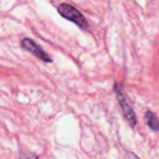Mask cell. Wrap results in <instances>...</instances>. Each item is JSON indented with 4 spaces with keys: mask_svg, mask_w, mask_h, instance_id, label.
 I'll use <instances>...</instances> for the list:
<instances>
[{
    "mask_svg": "<svg viewBox=\"0 0 159 159\" xmlns=\"http://www.w3.org/2000/svg\"><path fill=\"white\" fill-rule=\"evenodd\" d=\"M35 159H37V158H35Z\"/></svg>",
    "mask_w": 159,
    "mask_h": 159,
    "instance_id": "cell-5",
    "label": "cell"
},
{
    "mask_svg": "<svg viewBox=\"0 0 159 159\" xmlns=\"http://www.w3.org/2000/svg\"><path fill=\"white\" fill-rule=\"evenodd\" d=\"M115 91H116V94H117V98L120 102V106H121L122 110H123V113H124V117L125 119L128 120V122L130 123L131 126L134 128L136 125V116H135V112L134 110L132 109L131 105L129 104V100L128 98L125 97L123 93L121 92V89H119L117 84H115Z\"/></svg>",
    "mask_w": 159,
    "mask_h": 159,
    "instance_id": "cell-2",
    "label": "cell"
},
{
    "mask_svg": "<svg viewBox=\"0 0 159 159\" xmlns=\"http://www.w3.org/2000/svg\"><path fill=\"white\" fill-rule=\"evenodd\" d=\"M145 120H146L147 125L149 126L152 131L158 132L159 131V121H158V118L156 117V115H155L154 112L147 111L145 115Z\"/></svg>",
    "mask_w": 159,
    "mask_h": 159,
    "instance_id": "cell-4",
    "label": "cell"
},
{
    "mask_svg": "<svg viewBox=\"0 0 159 159\" xmlns=\"http://www.w3.org/2000/svg\"><path fill=\"white\" fill-rule=\"evenodd\" d=\"M22 47L25 50L30 51L32 55H34L35 57H37L38 59H40L44 62H51V58L47 55V52L42 48L40 46H38L34 40L30 39V38H23L22 42H21Z\"/></svg>",
    "mask_w": 159,
    "mask_h": 159,
    "instance_id": "cell-3",
    "label": "cell"
},
{
    "mask_svg": "<svg viewBox=\"0 0 159 159\" xmlns=\"http://www.w3.org/2000/svg\"><path fill=\"white\" fill-rule=\"evenodd\" d=\"M58 12H59L64 19H66V20H69V21H72L73 23H75V24L79 27H81V29H83V30L87 29V25L89 24H87V21H86V19L84 18V16H83L76 8L72 7V6L69 5V3H61V5L59 6V8H58Z\"/></svg>",
    "mask_w": 159,
    "mask_h": 159,
    "instance_id": "cell-1",
    "label": "cell"
}]
</instances>
